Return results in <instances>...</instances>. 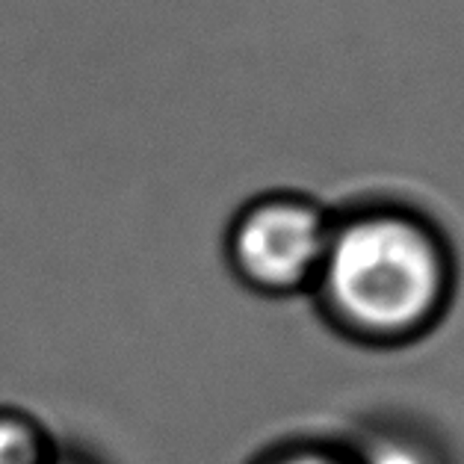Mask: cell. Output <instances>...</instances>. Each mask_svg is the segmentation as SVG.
Instances as JSON below:
<instances>
[{"instance_id":"obj_3","label":"cell","mask_w":464,"mask_h":464,"mask_svg":"<svg viewBox=\"0 0 464 464\" xmlns=\"http://www.w3.org/2000/svg\"><path fill=\"white\" fill-rule=\"evenodd\" d=\"M60 444L33 411L0 405V464H60Z\"/></svg>"},{"instance_id":"obj_1","label":"cell","mask_w":464,"mask_h":464,"mask_svg":"<svg viewBox=\"0 0 464 464\" xmlns=\"http://www.w3.org/2000/svg\"><path fill=\"white\" fill-rule=\"evenodd\" d=\"M452 281L450 246L432 222L402 208H367L332 222L311 293L337 334L384 349L432 332Z\"/></svg>"},{"instance_id":"obj_5","label":"cell","mask_w":464,"mask_h":464,"mask_svg":"<svg viewBox=\"0 0 464 464\" xmlns=\"http://www.w3.org/2000/svg\"><path fill=\"white\" fill-rule=\"evenodd\" d=\"M364 464H429L411 444H400V440H384L382 447L370 450L361 456Z\"/></svg>"},{"instance_id":"obj_4","label":"cell","mask_w":464,"mask_h":464,"mask_svg":"<svg viewBox=\"0 0 464 464\" xmlns=\"http://www.w3.org/2000/svg\"><path fill=\"white\" fill-rule=\"evenodd\" d=\"M252 464H364V461L355 452L314 444V440H296V444H281L266 450Z\"/></svg>"},{"instance_id":"obj_2","label":"cell","mask_w":464,"mask_h":464,"mask_svg":"<svg viewBox=\"0 0 464 464\" xmlns=\"http://www.w3.org/2000/svg\"><path fill=\"white\" fill-rule=\"evenodd\" d=\"M332 217L302 192H264L237 208L222 252L237 285L257 296L285 299L314 287Z\"/></svg>"},{"instance_id":"obj_6","label":"cell","mask_w":464,"mask_h":464,"mask_svg":"<svg viewBox=\"0 0 464 464\" xmlns=\"http://www.w3.org/2000/svg\"><path fill=\"white\" fill-rule=\"evenodd\" d=\"M60 464H63V461H60Z\"/></svg>"}]
</instances>
